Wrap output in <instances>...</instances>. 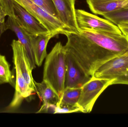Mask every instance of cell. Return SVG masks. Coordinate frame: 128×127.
I'll list each match as a JSON object with an SVG mask.
<instances>
[{"label": "cell", "mask_w": 128, "mask_h": 127, "mask_svg": "<svg viewBox=\"0 0 128 127\" xmlns=\"http://www.w3.org/2000/svg\"><path fill=\"white\" fill-rule=\"evenodd\" d=\"M117 26L123 35L125 36H128V22L120 23Z\"/></svg>", "instance_id": "ffe728a7"}, {"label": "cell", "mask_w": 128, "mask_h": 127, "mask_svg": "<svg viewBox=\"0 0 128 127\" xmlns=\"http://www.w3.org/2000/svg\"><path fill=\"white\" fill-rule=\"evenodd\" d=\"M106 19L116 25L128 22V7L103 15Z\"/></svg>", "instance_id": "e0dca14e"}, {"label": "cell", "mask_w": 128, "mask_h": 127, "mask_svg": "<svg viewBox=\"0 0 128 127\" xmlns=\"http://www.w3.org/2000/svg\"><path fill=\"white\" fill-rule=\"evenodd\" d=\"M93 77L113 80V85H128V51L104 63L96 71Z\"/></svg>", "instance_id": "3957f363"}, {"label": "cell", "mask_w": 128, "mask_h": 127, "mask_svg": "<svg viewBox=\"0 0 128 127\" xmlns=\"http://www.w3.org/2000/svg\"><path fill=\"white\" fill-rule=\"evenodd\" d=\"M6 13L2 7L0 1V33H2V30L5 23V17L6 16Z\"/></svg>", "instance_id": "d6986e66"}, {"label": "cell", "mask_w": 128, "mask_h": 127, "mask_svg": "<svg viewBox=\"0 0 128 127\" xmlns=\"http://www.w3.org/2000/svg\"><path fill=\"white\" fill-rule=\"evenodd\" d=\"M126 37V38H127V40H128V36H125Z\"/></svg>", "instance_id": "44dd1931"}, {"label": "cell", "mask_w": 128, "mask_h": 127, "mask_svg": "<svg viewBox=\"0 0 128 127\" xmlns=\"http://www.w3.org/2000/svg\"><path fill=\"white\" fill-rule=\"evenodd\" d=\"M66 36L68 40L64 47L66 52L88 77H93L96 71L106 62L128 51V42L123 34L86 30Z\"/></svg>", "instance_id": "6da1fadb"}, {"label": "cell", "mask_w": 128, "mask_h": 127, "mask_svg": "<svg viewBox=\"0 0 128 127\" xmlns=\"http://www.w3.org/2000/svg\"><path fill=\"white\" fill-rule=\"evenodd\" d=\"M113 80L96 78L92 77L81 87L78 101L81 112L90 113L96 101L108 86L113 85Z\"/></svg>", "instance_id": "277c9868"}, {"label": "cell", "mask_w": 128, "mask_h": 127, "mask_svg": "<svg viewBox=\"0 0 128 127\" xmlns=\"http://www.w3.org/2000/svg\"><path fill=\"white\" fill-rule=\"evenodd\" d=\"M14 17L22 27L31 36L50 33L40 22L25 8L12 0Z\"/></svg>", "instance_id": "ba28073f"}, {"label": "cell", "mask_w": 128, "mask_h": 127, "mask_svg": "<svg viewBox=\"0 0 128 127\" xmlns=\"http://www.w3.org/2000/svg\"><path fill=\"white\" fill-rule=\"evenodd\" d=\"M58 14V19L72 33H78L80 30L76 16V0H52Z\"/></svg>", "instance_id": "9c48e42d"}, {"label": "cell", "mask_w": 128, "mask_h": 127, "mask_svg": "<svg viewBox=\"0 0 128 127\" xmlns=\"http://www.w3.org/2000/svg\"><path fill=\"white\" fill-rule=\"evenodd\" d=\"M81 91V88H65L55 113L81 112L78 104Z\"/></svg>", "instance_id": "4fadbf2b"}, {"label": "cell", "mask_w": 128, "mask_h": 127, "mask_svg": "<svg viewBox=\"0 0 128 127\" xmlns=\"http://www.w3.org/2000/svg\"><path fill=\"white\" fill-rule=\"evenodd\" d=\"M10 66L5 57L0 54V84H13V76Z\"/></svg>", "instance_id": "2e32d148"}, {"label": "cell", "mask_w": 128, "mask_h": 127, "mask_svg": "<svg viewBox=\"0 0 128 127\" xmlns=\"http://www.w3.org/2000/svg\"><path fill=\"white\" fill-rule=\"evenodd\" d=\"M54 37V35L50 33L37 36H31L35 64L38 66H41L43 60L46 57L47 44L50 39Z\"/></svg>", "instance_id": "9a60e30c"}, {"label": "cell", "mask_w": 128, "mask_h": 127, "mask_svg": "<svg viewBox=\"0 0 128 127\" xmlns=\"http://www.w3.org/2000/svg\"><path fill=\"white\" fill-rule=\"evenodd\" d=\"M78 25L80 30H93L122 34L118 26L107 19L82 9L76 10Z\"/></svg>", "instance_id": "8992f818"}, {"label": "cell", "mask_w": 128, "mask_h": 127, "mask_svg": "<svg viewBox=\"0 0 128 127\" xmlns=\"http://www.w3.org/2000/svg\"><path fill=\"white\" fill-rule=\"evenodd\" d=\"M49 14L58 19V14L52 0H31Z\"/></svg>", "instance_id": "ac0fdd59"}, {"label": "cell", "mask_w": 128, "mask_h": 127, "mask_svg": "<svg viewBox=\"0 0 128 127\" xmlns=\"http://www.w3.org/2000/svg\"><path fill=\"white\" fill-rule=\"evenodd\" d=\"M66 62L64 88H81L92 78V77L86 76L82 72L73 57L67 52Z\"/></svg>", "instance_id": "8fae6325"}, {"label": "cell", "mask_w": 128, "mask_h": 127, "mask_svg": "<svg viewBox=\"0 0 128 127\" xmlns=\"http://www.w3.org/2000/svg\"><path fill=\"white\" fill-rule=\"evenodd\" d=\"M86 2L92 12L101 15L128 7V0H86Z\"/></svg>", "instance_id": "5bb4252c"}, {"label": "cell", "mask_w": 128, "mask_h": 127, "mask_svg": "<svg viewBox=\"0 0 128 127\" xmlns=\"http://www.w3.org/2000/svg\"><path fill=\"white\" fill-rule=\"evenodd\" d=\"M13 62L16 71L18 72L28 85L35 92L34 80L32 75V69L27 54L21 42L13 40L12 42Z\"/></svg>", "instance_id": "52a82bcc"}, {"label": "cell", "mask_w": 128, "mask_h": 127, "mask_svg": "<svg viewBox=\"0 0 128 127\" xmlns=\"http://www.w3.org/2000/svg\"><path fill=\"white\" fill-rule=\"evenodd\" d=\"M25 8L55 36L72 33L66 28L58 19L53 16L31 0H14Z\"/></svg>", "instance_id": "5b68a950"}, {"label": "cell", "mask_w": 128, "mask_h": 127, "mask_svg": "<svg viewBox=\"0 0 128 127\" xmlns=\"http://www.w3.org/2000/svg\"><path fill=\"white\" fill-rule=\"evenodd\" d=\"M66 51L61 42H57L46 57L43 80L60 98L64 89L66 71Z\"/></svg>", "instance_id": "7a4b0ae2"}, {"label": "cell", "mask_w": 128, "mask_h": 127, "mask_svg": "<svg viewBox=\"0 0 128 127\" xmlns=\"http://www.w3.org/2000/svg\"><path fill=\"white\" fill-rule=\"evenodd\" d=\"M34 83L35 92L43 103L42 107L37 113L47 112L56 107L60 98L55 91L44 81L40 83L34 81Z\"/></svg>", "instance_id": "7c38bea8"}, {"label": "cell", "mask_w": 128, "mask_h": 127, "mask_svg": "<svg viewBox=\"0 0 128 127\" xmlns=\"http://www.w3.org/2000/svg\"><path fill=\"white\" fill-rule=\"evenodd\" d=\"M8 16L6 21L4 23L2 33L9 29L16 34L18 40L24 47L33 70L36 68V64L31 41V35L22 27L14 16Z\"/></svg>", "instance_id": "30bf717a"}]
</instances>
